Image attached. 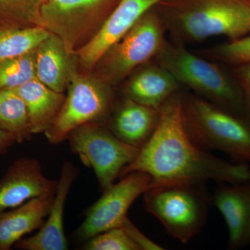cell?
<instances>
[{"label": "cell", "instance_id": "2", "mask_svg": "<svg viewBox=\"0 0 250 250\" xmlns=\"http://www.w3.org/2000/svg\"><path fill=\"white\" fill-rule=\"evenodd\" d=\"M156 7L177 43L250 34V0H163Z\"/></svg>", "mask_w": 250, "mask_h": 250}, {"label": "cell", "instance_id": "13", "mask_svg": "<svg viewBox=\"0 0 250 250\" xmlns=\"http://www.w3.org/2000/svg\"><path fill=\"white\" fill-rule=\"evenodd\" d=\"M79 169L69 161L62 164L58 187L54 194L47 219L36 234L21 239L16 248L23 250H65L67 241L64 233L63 213L67 195L78 177Z\"/></svg>", "mask_w": 250, "mask_h": 250}, {"label": "cell", "instance_id": "10", "mask_svg": "<svg viewBox=\"0 0 250 250\" xmlns=\"http://www.w3.org/2000/svg\"><path fill=\"white\" fill-rule=\"evenodd\" d=\"M162 1L120 0L95 35L77 51L81 64L86 69L98 65L110 47L134 27L143 15Z\"/></svg>", "mask_w": 250, "mask_h": 250}, {"label": "cell", "instance_id": "27", "mask_svg": "<svg viewBox=\"0 0 250 250\" xmlns=\"http://www.w3.org/2000/svg\"><path fill=\"white\" fill-rule=\"evenodd\" d=\"M122 227L125 229L126 232L129 235L131 239L134 241L139 250H164L162 247L151 241L150 239L145 236L139 229L131 223L129 218L125 219Z\"/></svg>", "mask_w": 250, "mask_h": 250}, {"label": "cell", "instance_id": "1", "mask_svg": "<svg viewBox=\"0 0 250 250\" xmlns=\"http://www.w3.org/2000/svg\"><path fill=\"white\" fill-rule=\"evenodd\" d=\"M152 177V186L179 182L238 184L250 180L249 164L229 162L210 154L192 141L184 125L181 94L164 103L156 129L137 158L121 171Z\"/></svg>", "mask_w": 250, "mask_h": 250}, {"label": "cell", "instance_id": "28", "mask_svg": "<svg viewBox=\"0 0 250 250\" xmlns=\"http://www.w3.org/2000/svg\"><path fill=\"white\" fill-rule=\"evenodd\" d=\"M16 142H17V140L14 135L0 129V155L6 152V149Z\"/></svg>", "mask_w": 250, "mask_h": 250}, {"label": "cell", "instance_id": "8", "mask_svg": "<svg viewBox=\"0 0 250 250\" xmlns=\"http://www.w3.org/2000/svg\"><path fill=\"white\" fill-rule=\"evenodd\" d=\"M67 90L60 113L45 133L51 144L63 142L73 130L82 125L102 123L113 104L109 85L77 72L69 82Z\"/></svg>", "mask_w": 250, "mask_h": 250}, {"label": "cell", "instance_id": "20", "mask_svg": "<svg viewBox=\"0 0 250 250\" xmlns=\"http://www.w3.org/2000/svg\"><path fill=\"white\" fill-rule=\"evenodd\" d=\"M0 129L14 135L18 143L34 134L25 103L12 88L0 90Z\"/></svg>", "mask_w": 250, "mask_h": 250}, {"label": "cell", "instance_id": "12", "mask_svg": "<svg viewBox=\"0 0 250 250\" xmlns=\"http://www.w3.org/2000/svg\"><path fill=\"white\" fill-rule=\"evenodd\" d=\"M58 184L57 179L45 177L37 159H18L0 179V214L35 197L54 195Z\"/></svg>", "mask_w": 250, "mask_h": 250}, {"label": "cell", "instance_id": "9", "mask_svg": "<svg viewBox=\"0 0 250 250\" xmlns=\"http://www.w3.org/2000/svg\"><path fill=\"white\" fill-rule=\"evenodd\" d=\"M152 177L142 172H131L121 177L90 207L75 232L77 239L87 241L99 233L121 227L127 218L130 207L152 187Z\"/></svg>", "mask_w": 250, "mask_h": 250}, {"label": "cell", "instance_id": "6", "mask_svg": "<svg viewBox=\"0 0 250 250\" xmlns=\"http://www.w3.org/2000/svg\"><path fill=\"white\" fill-rule=\"evenodd\" d=\"M67 140L74 154L93 169L100 188L107 190L121 171L137 158L140 149L126 144L102 123H88L73 130Z\"/></svg>", "mask_w": 250, "mask_h": 250}, {"label": "cell", "instance_id": "18", "mask_svg": "<svg viewBox=\"0 0 250 250\" xmlns=\"http://www.w3.org/2000/svg\"><path fill=\"white\" fill-rule=\"evenodd\" d=\"M179 83L158 63L148 65L136 74L125 86V98L147 107L161 109L177 93Z\"/></svg>", "mask_w": 250, "mask_h": 250}, {"label": "cell", "instance_id": "22", "mask_svg": "<svg viewBox=\"0 0 250 250\" xmlns=\"http://www.w3.org/2000/svg\"><path fill=\"white\" fill-rule=\"evenodd\" d=\"M41 0H0V27L41 26Z\"/></svg>", "mask_w": 250, "mask_h": 250}, {"label": "cell", "instance_id": "26", "mask_svg": "<svg viewBox=\"0 0 250 250\" xmlns=\"http://www.w3.org/2000/svg\"><path fill=\"white\" fill-rule=\"evenodd\" d=\"M233 75L243 95L246 116L250 121V62L236 65Z\"/></svg>", "mask_w": 250, "mask_h": 250}, {"label": "cell", "instance_id": "21", "mask_svg": "<svg viewBox=\"0 0 250 250\" xmlns=\"http://www.w3.org/2000/svg\"><path fill=\"white\" fill-rule=\"evenodd\" d=\"M51 34L41 26L0 27V62L34 50Z\"/></svg>", "mask_w": 250, "mask_h": 250}, {"label": "cell", "instance_id": "25", "mask_svg": "<svg viewBox=\"0 0 250 250\" xmlns=\"http://www.w3.org/2000/svg\"><path fill=\"white\" fill-rule=\"evenodd\" d=\"M208 52L213 59L235 66L250 62V34L215 46Z\"/></svg>", "mask_w": 250, "mask_h": 250}, {"label": "cell", "instance_id": "5", "mask_svg": "<svg viewBox=\"0 0 250 250\" xmlns=\"http://www.w3.org/2000/svg\"><path fill=\"white\" fill-rule=\"evenodd\" d=\"M206 182H179L152 186L144 192L145 209L166 231L187 243L201 231L212 203Z\"/></svg>", "mask_w": 250, "mask_h": 250}, {"label": "cell", "instance_id": "11", "mask_svg": "<svg viewBox=\"0 0 250 250\" xmlns=\"http://www.w3.org/2000/svg\"><path fill=\"white\" fill-rule=\"evenodd\" d=\"M108 0H47L41 9V25L58 36L69 52H74L87 29L92 16Z\"/></svg>", "mask_w": 250, "mask_h": 250}, {"label": "cell", "instance_id": "4", "mask_svg": "<svg viewBox=\"0 0 250 250\" xmlns=\"http://www.w3.org/2000/svg\"><path fill=\"white\" fill-rule=\"evenodd\" d=\"M154 59L179 84L187 85L227 111L247 118L243 95L236 81L218 65L189 52L182 44L167 41Z\"/></svg>", "mask_w": 250, "mask_h": 250}, {"label": "cell", "instance_id": "19", "mask_svg": "<svg viewBox=\"0 0 250 250\" xmlns=\"http://www.w3.org/2000/svg\"><path fill=\"white\" fill-rule=\"evenodd\" d=\"M12 89L25 103L33 134L45 133L62 110L65 100L63 94L51 89L36 77Z\"/></svg>", "mask_w": 250, "mask_h": 250}, {"label": "cell", "instance_id": "14", "mask_svg": "<svg viewBox=\"0 0 250 250\" xmlns=\"http://www.w3.org/2000/svg\"><path fill=\"white\" fill-rule=\"evenodd\" d=\"M228 229V248L250 245V180L238 184L218 183L211 198Z\"/></svg>", "mask_w": 250, "mask_h": 250}, {"label": "cell", "instance_id": "16", "mask_svg": "<svg viewBox=\"0 0 250 250\" xmlns=\"http://www.w3.org/2000/svg\"><path fill=\"white\" fill-rule=\"evenodd\" d=\"M159 117L160 109L125 98L107 126L123 142L141 149L152 136Z\"/></svg>", "mask_w": 250, "mask_h": 250}, {"label": "cell", "instance_id": "15", "mask_svg": "<svg viewBox=\"0 0 250 250\" xmlns=\"http://www.w3.org/2000/svg\"><path fill=\"white\" fill-rule=\"evenodd\" d=\"M36 77L51 89L62 93L77 72L65 42L52 34L35 49Z\"/></svg>", "mask_w": 250, "mask_h": 250}, {"label": "cell", "instance_id": "24", "mask_svg": "<svg viewBox=\"0 0 250 250\" xmlns=\"http://www.w3.org/2000/svg\"><path fill=\"white\" fill-rule=\"evenodd\" d=\"M83 250H139L122 226L92 237L85 243Z\"/></svg>", "mask_w": 250, "mask_h": 250}, {"label": "cell", "instance_id": "7", "mask_svg": "<svg viewBox=\"0 0 250 250\" xmlns=\"http://www.w3.org/2000/svg\"><path fill=\"white\" fill-rule=\"evenodd\" d=\"M166 31L156 6L143 15L98 62H101L104 83L116 84L135 68L154 58L166 43Z\"/></svg>", "mask_w": 250, "mask_h": 250}, {"label": "cell", "instance_id": "3", "mask_svg": "<svg viewBox=\"0 0 250 250\" xmlns=\"http://www.w3.org/2000/svg\"><path fill=\"white\" fill-rule=\"evenodd\" d=\"M188 134L205 150L221 151L233 162L250 163V121L195 95H181Z\"/></svg>", "mask_w": 250, "mask_h": 250}, {"label": "cell", "instance_id": "17", "mask_svg": "<svg viewBox=\"0 0 250 250\" xmlns=\"http://www.w3.org/2000/svg\"><path fill=\"white\" fill-rule=\"evenodd\" d=\"M54 195L31 199L0 214V250H8L22 236L40 229L49 214Z\"/></svg>", "mask_w": 250, "mask_h": 250}, {"label": "cell", "instance_id": "23", "mask_svg": "<svg viewBox=\"0 0 250 250\" xmlns=\"http://www.w3.org/2000/svg\"><path fill=\"white\" fill-rule=\"evenodd\" d=\"M34 78L35 49L0 62V90L17 88Z\"/></svg>", "mask_w": 250, "mask_h": 250}]
</instances>
